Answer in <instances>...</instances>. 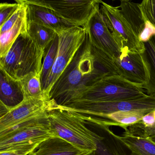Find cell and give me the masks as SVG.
I'll use <instances>...</instances> for the list:
<instances>
[{
	"label": "cell",
	"mask_w": 155,
	"mask_h": 155,
	"mask_svg": "<svg viewBox=\"0 0 155 155\" xmlns=\"http://www.w3.org/2000/svg\"><path fill=\"white\" fill-rule=\"evenodd\" d=\"M56 102L48 111L51 130L58 137L85 153L96 152L103 137L88 128L74 114L57 107Z\"/></svg>",
	"instance_id": "cell-3"
},
{
	"label": "cell",
	"mask_w": 155,
	"mask_h": 155,
	"mask_svg": "<svg viewBox=\"0 0 155 155\" xmlns=\"http://www.w3.org/2000/svg\"><path fill=\"white\" fill-rule=\"evenodd\" d=\"M101 131L103 139L98 144L96 155H131L130 151L110 128V126L101 123L92 124Z\"/></svg>",
	"instance_id": "cell-16"
},
{
	"label": "cell",
	"mask_w": 155,
	"mask_h": 155,
	"mask_svg": "<svg viewBox=\"0 0 155 155\" xmlns=\"http://www.w3.org/2000/svg\"><path fill=\"white\" fill-rule=\"evenodd\" d=\"M147 95L142 86L132 83L119 74L108 73L78 87L59 105L78 102L133 100Z\"/></svg>",
	"instance_id": "cell-1"
},
{
	"label": "cell",
	"mask_w": 155,
	"mask_h": 155,
	"mask_svg": "<svg viewBox=\"0 0 155 155\" xmlns=\"http://www.w3.org/2000/svg\"><path fill=\"white\" fill-rule=\"evenodd\" d=\"M27 31L31 39L39 47L45 51L57 36L56 33L52 29L28 21Z\"/></svg>",
	"instance_id": "cell-20"
},
{
	"label": "cell",
	"mask_w": 155,
	"mask_h": 155,
	"mask_svg": "<svg viewBox=\"0 0 155 155\" xmlns=\"http://www.w3.org/2000/svg\"><path fill=\"white\" fill-rule=\"evenodd\" d=\"M137 123L144 127H155V117L153 111L145 115L142 120Z\"/></svg>",
	"instance_id": "cell-28"
},
{
	"label": "cell",
	"mask_w": 155,
	"mask_h": 155,
	"mask_svg": "<svg viewBox=\"0 0 155 155\" xmlns=\"http://www.w3.org/2000/svg\"><path fill=\"white\" fill-rule=\"evenodd\" d=\"M83 27L86 29L92 47L113 60L121 55L123 51L107 26L99 6L96 8Z\"/></svg>",
	"instance_id": "cell-10"
},
{
	"label": "cell",
	"mask_w": 155,
	"mask_h": 155,
	"mask_svg": "<svg viewBox=\"0 0 155 155\" xmlns=\"http://www.w3.org/2000/svg\"><path fill=\"white\" fill-rule=\"evenodd\" d=\"M27 23L26 10L10 30L0 34V59L6 55L19 36L27 32Z\"/></svg>",
	"instance_id": "cell-19"
},
{
	"label": "cell",
	"mask_w": 155,
	"mask_h": 155,
	"mask_svg": "<svg viewBox=\"0 0 155 155\" xmlns=\"http://www.w3.org/2000/svg\"><path fill=\"white\" fill-rule=\"evenodd\" d=\"M21 4L8 3L0 4V26L3 24L6 20L20 7Z\"/></svg>",
	"instance_id": "cell-27"
},
{
	"label": "cell",
	"mask_w": 155,
	"mask_h": 155,
	"mask_svg": "<svg viewBox=\"0 0 155 155\" xmlns=\"http://www.w3.org/2000/svg\"><path fill=\"white\" fill-rule=\"evenodd\" d=\"M54 101L49 95L42 92L31 97L24 98L21 103L0 116V132L9 129L15 125L37 114L48 111Z\"/></svg>",
	"instance_id": "cell-11"
},
{
	"label": "cell",
	"mask_w": 155,
	"mask_h": 155,
	"mask_svg": "<svg viewBox=\"0 0 155 155\" xmlns=\"http://www.w3.org/2000/svg\"><path fill=\"white\" fill-rule=\"evenodd\" d=\"M144 43L145 54L150 67V79L148 84L143 88L147 95L155 96V34Z\"/></svg>",
	"instance_id": "cell-22"
},
{
	"label": "cell",
	"mask_w": 155,
	"mask_h": 155,
	"mask_svg": "<svg viewBox=\"0 0 155 155\" xmlns=\"http://www.w3.org/2000/svg\"><path fill=\"white\" fill-rule=\"evenodd\" d=\"M58 46L54 64L43 91L50 94L58 78L73 60L84 43L87 31L85 27L74 26L57 33Z\"/></svg>",
	"instance_id": "cell-7"
},
{
	"label": "cell",
	"mask_w": 155,
	"mask_h": 155,
	"mask_svg": "<svg viewBox=\"0 0 155 155\" xmlns=\"http://www.w3.org/2000/svg\"><path fill=\"white\" fill-rule=\"evenodd\" d=\"M20 4L34 5L53 11L77 26H84L102 0H14Z\"/></svg>",
	"instance_id": "cell-8"
},
{
	"label": "cell",
	"mask_w": 155,
	"mask_h": 155,
	"mask_svg": "<svg viewBox=\"0 0 155 155\" xmlns=\"http://www.w3.org/2000/svg\"><path fill=\"white\" fill-rule=\"evenodd\" d=\"M119 9L127 22L141 41H147L155 34V29L152 27L145 17L140 4L130 1H121Z\"/></svg>",
	"instance_id": "cell-13"
},
{
	"label": "cell",
	"mask_w": 155,
	"mask_h": 155,
	"mask_svg": "<svg viewBox=\"0 0 155 155\" xmlns=\"http://www.w3.org/2000/svg\"><path fill=\"white\" fill-rule=\"evenodd\" d=\"M124 130L119 137L129 149L131 155H155V142L150 137L133 134L128 127Z\"/></svg>",
	"instance_id": "cell-18"
},
{
	"label": "cell",
	"mask_w": 155,
	"mask_h": 155,
	"mask_svg": "<svg viewBox=\"0 0 155 155\" xmlns=\"http://www.w3.org/2000/svg\"><path fill=\"white\" fill-rule=\"evenodd\" d=\"M23 99L18 80L0 69V101L4 114L8 109L19 104Z\"/></svg>",
	"instance_id": "cell-15"
},
{
	"label": "cell",
	"mask_w": 155,
	"mask_h": 155,
	"mask_svg": "<svg viewBox=\"0 0 155 155\" xmlns=\"http://www.w3.org/2000/svg\"><path fill=\"white\" fill-rule=\"evenodd\" d=\"M114 63L118 74L126 80L143 87L149 83L150 67L145 52L123 51L119 57L114 59Z\"/></svg>",
	"instance_id": "cell-12"
},
{
	"label": "cell",
	"mask_w": 155,
	"mask_h": 155,
	"mask_svg": "<svg viewBox=\"0 0 155 155\" xmlns=\"http://www.w3.org/2000/svg\"><path fill=\"white\" fill-rule=\"evenodd\" d=\"M40 143L19 145L0 151V155H29L35 150Z\"/></svg>",
	"instance_id": "cell-24"
},
{
	"label": "cell",
	"mask_w": 155,
	"mask_h": 155,
	"mask_svg": "<svg viewBox=\"0 0 155 155\" xmlns=\"http://www.w3.org/2000/svg\"><path fill=\"white\" fill-rule=\"evenodd\" d=\"M108 73L111 74L96 61L87 34L84 43L52 88L50 99L61 104L78 87Z\"/></svg>",
	"instance_id": "cell-2"
},
{
	"label": "cell",
	"mask_w": 155,
	"mask_h": 155,
	"mask_svg": "<svg viewBox=\"0 0 155 155\" xmlns=\"http://www.w3.org/2000/svg\"><path fill=\"white\" fill-rule=\"evenodd\" d=\"M45 50L26 32L21 35L8 53L0 59V69L16 80L31 72H41Z\"/></svg>",
	"instance_id": "cell-4"
},
{
	"label": "cell",
	"mask_w": 155,
	"mask_h": 155,
	"mask_svg": "<svg viewBox=\"0 0 155 155\" xmlns=\"http://www.w3.org/2000/svg\"><path fill=\"white\" fill-rule=\"evenodd\" d=\"M48 112L33 116L0 132V151L19 145L41 143L55 136L51 130Z\"/></svg>",
	"instance_id": "cell-5"
},
{
	"label": "cell",
	"mask_w": 155,
	"mask_h": 155,
	"mask_svg": "<svg viewBox=\"0 0 155 155\" xmlns=\"http://www.w3.org/2000/svg\"><path fill=\"white\" fill-rule=\"evenodd\" d=\"M24 98L37 95L42 92L41 72H31L18 80Z\"/></svg>",
	"instance_id": "cell-21"
},
{
	"label": "cell",
	"mask_w": 155,
	"mask_h": 155,
	"mask_svg": "<svg viewBox=\"0 0 155 155\" xmlns=\"http://www.w3.org/2000/svg\"><path fill=\"white\" fill-rule=\"evenodd\" d=\"M121 1H130V0H120Z\"/></svg>",
	"instance_id": "cell-31"
},
{
	"label": "cell",
	"mask_w": 155,
	"mask_h": 155,
	"mask_svg": "<svg viewBox=\"0 0 155 155\" xmlns=\"http://www.w3.org/2000/svg\"><path fill=\"white\" fill-rule=\"evenodd\" d=\"M150 137L153 141L155 142V135H154L152 136L151 137Z\"/></svg>",
	"instance_id": "cell-30"
},
{
	"label": "cell",
	"mask_w": 155,
	"mask_h": 155,
	"mask_svg": "<svg viewBox=\"0 0 155 155\" xmlns=\"http://www.w3.org/2000/svg\"><path fill=\"white\" fill-rule=\"evenodd\" d=\"M153 113H154V114L155 117V111H153Z\"/></svg>",
	"instance_id": "cell-32"
},
{
	"label": "cell",
	"mask_w": 155,
	"mask_h": 155,
	"mask_svg": "<svg viewBox=\"0 0 155 155\" xmlns=\"http://www.w3.org/2000/svg\"><path fill=\"white\" fill-rule=\"evenodd\" d=\"M140 5L147 21L155 29V0H143Z\"/></svg>",
	"instance_id": "cell-25"
},
{
	"label": "cell",
	"mask_w": 155,
	"mask_h": 155,
	"mask_svg": "<svg viewBox=\"0 0 155 155\" xmlns=\"http://www.w3.org/2000/svg\"><path fill=\"white\" fill-rule=\"evenodd\" d=\"M57 107L76 114L92 118H99L105 115L118 111H142L150 113L155 110V96L147 95L133 100L109 102H78Z\"/></svg>",
	"instance_id": "cell-6"
},
{
	"label": "cell",
	"mask_w": 155,
	"mask_h": 155,
	"mask_svg": "<svg viewBox=\"0 0 155 155\" xmlns=\"http://www.w3.org/2000/svg\"><path fill=\"white\" fill-rule=\"evenodd\" d=\"M82 155H96V152H88V153H85Z\"/></svg>",
	"instance_id": "cell-29"
},
{
	"label": "cell",
	"mask_w": 155,
	"mask_h": 155,
	"mask_svg": "<svg viewBox=\"0 0 155 155\" xmlns=\"http://www.w3.org/2000/svg\"><path fill=\"white\" fill-rule=\"evenodd\" d=\"M58 46V36L50 44L45 50V54L43 60L41 71V80L43 90L45 87L47 80L55 61Z\"/></svg>",
	"instance_id": "cell-23"
},
{
	"label": "cell",
	"mask_w": 155,
	"mask_h": 155,
	"mask_svg": "<svg viewBox=\"0 0 155 155\" xmlns=\"http://www.w3.org/2000/svg\"><path fill=\"white\" fill-rule=\"evenodd\" d=\"M85 153L66 140L53 136L41 142L29 155H82Z\"/></svg>",
	"instance_id": "cell-17"
},
{
	"label": "cell",
	"mask_w": 155,
	"mask_h": 155,
	"mask_svg": "<svg viewBox=\"0 0 155 155\" xmlns=\"http://www.w3.org/2000/svg\"><path fill=\"white\" fill-rule=\"evenodd\" d=\"M27 21L39 24L54 31L56 34L75 25L50 9L34 5H26Z\"/></svg>",
	"instance_id": "cell-14"
},
{
	"label": "cell",
	"mask_w": 155,
	"mask_h": 155,
	"mask_svg": "<svg viewBox=\"0 0 155 155\" xmlns=\"http://www.w3.org/2000/svg\"><path fill=\"white\" fill-rule=\"evenodd\" d=\"M26 10V5L21 4L20 7L6 20V21L0 26V34L10 30Z\"/></svg>",
	"instance_id": "cell-26"
},
{
	"label": "cell",
	"mask_w": 155,
	"mask_h": 155,
	"mask_svg": "<svg viewBox=\"0 0 155 155\" xmlns=\"http://www.w3.org/2000/svg\"><path fill=\"white\" fill-rule=\"evenodd\" d=\"M101 13L122 51L144 52V43L141 41L120 11L103 2Z\"/></svg>",
	"instance_id": "cell-9"
}]
</instances>
